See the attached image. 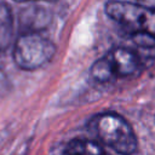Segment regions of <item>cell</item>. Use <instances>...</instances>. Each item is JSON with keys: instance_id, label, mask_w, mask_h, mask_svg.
Wrapping results in <instances>:
<instances>
[{"instance_id": "6da1fadb", "label": "cell", "mask_w": 155, "mask_h": 155, "mask_svg": "<svg viewBox=\"0 0 155 155\" xmlns=\"http://www.w3.org/2000/svg\"><path fill=\"white\" fill-rule=\"evenodd\" d=\"M104 10L107 16L127 33L151 42L155 41L154 7L124 0H109Z\"/></svg>"}, {"instance_id": "7a4b0ae2", "label": "cell", "mask_w": 155, "mask_h": 155, "mask_svg": "<svg viewBox=\"0 0 155 155\" xmlns=\"http://www.w3.org/2000/svg\"><path fill=\"white\" fill-rule=\"evenodd\" d=\"M88 128L102 143L121 155H132L137 149L133 128L119 114H97L90 120Z\"/></svg>"}, {"instance_id": "3957f363", "label": "cell", "mask_w": 155, "mask_h": 155, "mask_svg": "<svg viewBox=\"0 0 155 155\" xmlns=\"http://www.w3.org/2000/svg\"><path fill=\"white\" fill-rule=\"evenodd\" d=\"M56 53L54 44L38 31L22 33L15 42L13 61L24 70H35L47 64Z\"/></svg>"}, {"instance_id": "277c9868", "label": "cell", "mask_w": 155, "mask_h": 155, "mask_svg": "<svg viewBox=\"0 0 155 155\" xmlns=\"http://www.w3.org/2000/svg\"><path fill=\"white\" fill-rule=\"evenodd\" d=\"M140 69L142 63L134 51L117 47L93 63L91 75L98 82H108L117 78L137 75Z\"/></svg>"}, {"instance_id": "5b68a950", "label": "cell", "mask_w": 155, "mask_h": 155, "mask_svg": "<svg viewBox=\"0 0 155 155\" xmlns=\"http://www.w3.org/2000/svg\"><path fill=\"white\" fill-rule=\"evenodd\" d=\"M13 39V16L11 8L0 2V54L11 45Z\"/></svg>"}, {"instance_id": "8992f818", "label": "cell", "mask_w": 155, "mask_h": 155, "mask_svg": "<svg viewBox=\"0 0 155 155\" xmlns=\"http://www.w3.org/2000/svg\"><path fill=\"white\" fill-rule=\"evenodd\" d=\"M62 155H108V154L98 143L93 140L75 138L67 144Z\"/></svg>"}, {"instance_id": "52a82bcc", "label": "cell", "mask_w": 155, "mask_h": 155, "mask_svg": "<svg viewBox=\"0 0 155 155\" xmlns=\"http://www.w3.org/2000/svg\"><path fill=\"white\" fill-rule=\"evenodd\" d=\"M10 81L7 79V76L5 75V73H2L0 70V96L6 94L10 91Z\"/></svg>"}, {"instance_id": "ba28073f", "label": "cell", "mask_w": 155, "mask_h": 155, "mask_svg": "<svg viewBox=\"0 0 155 155\" xmlns=\"http://www.w3.org/2000/svg\"><path fill=\"white\" fill-rule=\"evenodd\" d=\"M16 2H29V1H56V0H13Z\"/></svg>"}]
</instances>
